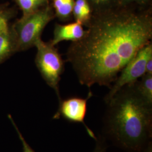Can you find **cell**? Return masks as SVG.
I'll use <instances>...</instances> for the list:
<instances>
[{
	"instance_id": "9a60e30c",
	"label": "cell",
	"mask_w": 152,
	"mask_h": 152,
	"mask_svg": "<svg viewBox=\"0 0 152 152\" xmlns=\"http://www.w3.org/2000/svg\"><path fill=\"white\" fill-rule=\"evenodd\" d=\"M8 117H9V118L11 121V122L12 123V125H13V126L15 127V130L16 131V132L18 134V135L19 136V137L20 139V140L21 142H22L23 152H35L33 151L32 148L30 147V145L28 144V142L26 141V140H25L24 136H23L22 133L20 132V131L19 130L18 127L16 126L15 122H14V121L12 119V118L11 117V115H9Z\"/></svg>"
},
{
	"instance_id": "2e32d148",
	"label": "cell",
	"mask_w": 152,
	"mask_h": 152,
	"mask_svg": "<svg viewBox=\"0 0 152 152\" xmlns=\"http://www.w3.org/2000/svg\"><path fill=\"white\" fill-rule=\"evenodd\" d=\"M107 140L103 136H99L96 139V145L92 152H106L107 149Z\"/></svg>"
},
{
	"instance_id": "5bb4252c",
	"label": "cell",
	"mask_w": 152,
	"mask_h": 152,
	"mask_svg": "<svg viewBox=\"0 0 152 152\" xmlns=\"http://www.w3.org/2000/svg\"><path fill=\"white\" fill-rule=\"evenodd\" d=\"M119 6L137 9L151 8V0H118Z\"/></svg>"
},
{
	"instance_id": "e0dca14e",
	"label": "cell",
	"mask_w": 152,
	"mask_h": 152,
	"mask_svg": "<svg viewBox=\"0 0 152 152\" xmlns=\"http://www.w3.org/2000/svg\"><path fill=\"white\" fill-rule=\"evenodd\" d=\"M8 27V15L0 11V32Z\"/></svg>"
},
{
	"instance_id": "4fadbf2b",
	"label": "cell",
	"mask_w": 152,
	"mask_h": 152,
	"mask_svg": "<svg viewBox=\"0 0 152 152\" xmlns=\"http://www.w3.org/2000/svg\"><path fill=\"white\" fill-rule=\"evenodd\" d=\"M92 8L93 14H100L119 6L118 0H87Z\"/></svg>"
},
{
	"instance_id": "8992f818",
	"label": "cell",
	"mask_w": 152,
	"mask_h": 152,
	"mask_svg": "<svg viewBox=\"0 0 152 152\" xmlns=\"http://www.w3.org/2000/svg\"><path fill=\"white\" fill-rule=\"evenodd\" d=\"M93 94L90 91L86 98L71 97L59 101V106L57 112L53 116V119L63 118L70 123H79L84 126L87 134L95 140L96 136L85 124V118L87 110L88 100L92 97Z\"/></svg>"
},
{
	"instance_id": "d6986e66",
	"label": "cell",
	"mask_w": 152,
	"mask_h": 152,
	"mask_svg": "<svg viewBox=\"0 0 152 152\" xmlns=\"http://www.w3.org/2000/svg\"><path fill=\"white\" fill-rule=\"evenodd\" d=\"M142 152H152V141H150Z\"/></svg>"
},
{
	"instance_id": "8fae6325",
	"label": "cell",
	"mask_w": 152,
	"mask_h": 152,
	"mask_svg": "<svg viewBox=\"0 0 152 152\" xmlns=\"http://www.w3.org/2000/svg\"><path fill=\"white\" fill-rule=\"evenodd\" d=\"M23 12V16H28L48 5V0H15Z\"/></svg>"
},
{
	"instance_id": "7c38bea8",
	"label": "cell",
	"mask_w": 152,
	"mask_h": 152,
	"mask_svg": "<svg viewBox=\"0 0 152 152\" xmlns=\"http://www.w3.org/2000/svg\"><path fill=\"white\" fill-rule=\"evenodd\" d=\"M140 81H137V87L148 102L152 104V75L145 73L141 77Z\"/></svg>"
},
{
	"instance_id": "6da1fadb",
	"label": "cell",
	"mask_w": 152,
	"mask_h": 152,
	"mask_svg": "<svg viewBox=\"0 0 152 152\" xmlns=\"http://www.w3.org/2000/svg\"><path fill=\"white\" fill-rule=\"evenodd\" d=\"M152 39L151 8L118 6L93 14L83 38L68 47L66 61L82 85L110 88L125 66Z\"/></svg>"
},
{
	"instance_id": "ac0fdd59",
	"label": "cell",
	"mask_w": 152,
	"mask_h": 152,
	"mask_svg": "<svg viewBox=\"0 0 152 152\" xmlns=\"http://www.w3.org/2000/svg\"><path fill=\"white\" fill-rule=\"evenodd\" d=\"M145 73L152 75V58L148 60L145 66Z\"/></svg>"
},
{
	"instance_id": "277c9868",
	"label": "cell",
	"mask_w": 152,
	"mask_h": 152,
	"mask_svg": "<svg viewBox=\"0 0 152 152\" xmlns=\"http://www.w3.org/2000/svg\"><path fill=\"white\" fill-rule=\"evenodd\" d=\"M37 49L35 63L41 76L50 87L56 93L59 101L61 99L59 91L61 75L64 71L63 60L58 50L50 42L41 38L34 46Z\"/></svg>"
},
{
	"instance_id": "5b68a950",
	"label": "cell",
	"mask_w": 152,
	"mask_h": 152,
	"mask_svg": "<svg viewBox=\"0 0 152 152\" xmlns=\"http://www.w3.org/2000/svg\"><path fill=\"white\" fill-rule=\"evenodd\" d=\"M152 58V43L140 49L135 56L125 66L113 83L108 93L104 97L108 103L114 95L125 86L133 84L145 74V66L148 60Z\"/></svg>"
},
{
	"instance_id": "3957f363",
	"label": "cell",
	"mask_w": 152,
	"mask_h": 152,
	"mask_svg": "<svg viewBox=\"0 0 152 152\" xmlns=\"http://www.w3.org/2000/svg\"><path fill=\"white\" fill-rule=\"evenodd\" d=\"M55 16L52 7L45 6L28 16L22 17L11 31L15 51H23L35 46L45 28Z\"/></svg>"
},
{
	"instance_id": "7a4b0ae2",
	"label": "cell",
	"mask_w": 152,
	"mask_h": 152,
	"mask_svg": "<svg viewBox=\"0 0 152 152\" xmlns=\"http://www.w3.org/2000/svg\"><path fill=\"white\" fill-rule=\"evenodd\" d=\"M106 104L103 136L127 152H142L152 140V104L136 82L121 88Z\"/></svg>"
},
{
	"instance_id": "ba28073f",
	"label": "cell",
	"mask_w": 152,
	"mask_h": 152,
	"mask_svg": "<svg viewBox=\"0 0 152 152\" xmlns=\"http://www.w3.org/2000/svg\"><path fill=\"white\" fill-rule=\"evenodd\" d=\"M73 18L87 27L92 19L93 11L87 0H75L72 11Z\"/></svg>"
},
{
	"instance_id": "52a82bcc",
	"label": "cell",
	"mask_w": 152,
	"mask_h": 152,
	"mask_svg": "<svg viewBox=\"0 0 152 152\" xmlns=\"http://www.w3.org/2000/svg\"><path fill=\"white\" fill-rule=\"evenodd\" d=\"M85 34V30L80 22L75 21L64 25L56 23L55 25L53 38L50 43L55 46L63 41L74 42L81 39Z\"/></svg>"
},
{
	"instance_id": "30bf717a",
	"label": "cell",
	"mask_w": 152,
	"mask_h": 152,
	"mask_svg": "<svg viewBox=\"0 0 152 152\" xmlns=\"http://www.w3.org/2000/svg\"><path fill=\"white\" fill-rule=\"evenodd\" d=\"M15 51L12 34L9 28L0 32V62Z\"/></svg>"
},
{
	"instance_id": "9c48e42d",
	"label": "cell",
	"mask_w": 152,
	"mask_h": 152,
	"mask_svg": "<svg viewBox=\"0 0 152 152\" xmlns=\"http://www.w3.org/2000/svg\"><path fill=\"white\" fill-rule=\"evenodd\" d=\"M75 0H53V9L55 16L61 22L71 21Z\"/></svg>"
}]
</instances>
